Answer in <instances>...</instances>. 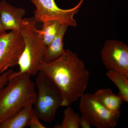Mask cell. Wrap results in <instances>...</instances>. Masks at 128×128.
Listing matches in <instances>:
<instances>
[{"label":"cell","instance_id":"e0dca14e","mask_svg":"<svg viewBox=\"0 0 128 128\" xmlns=\"http://www.w3.org/2000/svg\"><path fill=\"white\" fill-rule=\"evenodd\" d=\"M13 71L11 70H8L0 74V90L6 85L9 80V76Z\"/></svg>","mask_w":128,"mask_h":128},{"label":"cell","instance_id":"ba28073f","mask_svg":"<svg viewBox=\"0 0 128 128\" xmlns=\"http://www.w3.org/2000/svg\"><path fill=\"white\" fill-rule=\"evenodd\" d=\"M102 63L108 70L128 76V46L121 41L107 40L101 52Z\"/></svg>","mask_w":128,"mask_h":128},{"label":"cell","instance_id":"277c9868","mask_svg":"<svg viewBox=\"0 0 128 128\" xmlns=\"http://www.w3.org/2000/svg\"><path fill=\"white\" fill-rule=\"evenodd\" d=\"M36 75L35 84L38 92L34 104V113L40 120L51 122L61 106L62 95L56 85L44 73L39 72Z\"/></svg>","mask_w":128,"mask_h":128},{"label":"cell","instance_id":"5bb4252c","mask_svg":"<svg viewBox=\"0 0 128 128\" xmlns=\"http://www.w3.org/2000/svg\"><path fill=\"white\" fill-rule=\"evenodd\" d=\"M42 23L41 32L44 44L47 46L56 36L62 24L56 20L46 21Z\"/></svg>","mask_w":128,"mask_h":128},{"label":"cell","instance_id":"5b68a950","mask_svg":"<svg viewBox=\"0 0 128 128\" xmlns=\"http://www.w3.org/2000/svg\"><path fill=\"white\" fill-rule=\"evenodd\" d=\"M80 98V112L87 118L92 125L98 128L115 127L120 113L114 112L108 110L93 94L86 93Z\"/></svg>","mask_w":128,"mask_h":128},{"label":"cell","instance_id":"2e32d148","mask_svg":"<svg viewBox=\"0 0 128 128\" xmlns=\"http://www.w3.org/2000/svg\"><path fill=\"white\" fill-rule=\"evenodd\" d=\"M40 120L34 112L31 118L28 126L31 128H46V126L43 125Z\"/></svg>","mask_w":128,"mask_h":128},{"label":"cell","instance_id":"9c48e42d","mask_svg":"<svg viewBox=\"0 0 128 128\" xmlns=\"http://www.w3.org/2000/svg\"><path fill=\"white\" fill-rule=\"evenodd\" d=\"M25 10L10 4L5 0L0 2V18L6 31H19Z\"/></svg>","mask_w":128,"mask_h":128},{"label":"cell","instance_id":"6da1fadb","mask_svg":"<svg viewBox=\"0 0 128 128\" xmlns=\"http://www.w3.org/2000/svg\"><path fill=\"white\" fill-rule=\"evenodd\" d=\"M39 72L44 73L59 89L61 106L67 107L84 94L88 84L89 72L76 53L65 50L62 56L52 62H43Z\"/></svg>","mask_w":128,"mask_h":128},{"label":"cell","instance_id":"8fae6325","mask_svg":"<svg viewBox=\"0 0 128 128\" xmlns=\"http://www.w3.org/2000/svg\"><path fill=\"white\" fill-rule=\"evenodd\" d=\"M68 26L62 24L56 36L50 43L46 46L44 62H50L54 61L62 56L64 52V38Z\"/></svg>","mask_w":128,"mask_h":128},{"label":"cell","instance_id":"ac0fdd59","mask_svg":"<svg viewBox=\"0 0 128 128\" xmlns=\"http://www.w3.org/2000/svg\"><path fill=\"white\" fill-rule=\"evenodd\" d=\"M79 124L80 128H90L92 125L87 118L81 115L80 116Z\"/></svg>","mask_w":128,"mask_h":128},{"label":"cell","instance_id":"9a60e30c","mask_svg":"<svg viewBox=\"0 0 128 128\" xmlns=\"http://www.w3.org/2000/svg\"><path fill=\"white\" fill-rule=\"evenodd\" d=\"M64 118L60 124H56L55 128H80V116L70 106L66 107L64 112Z\"/></svg>","mask_w":128,"mask_h":128},{"label":"cell","instance_id":"d6986e66","mask_svg":"<svg viewBox=\"0 0 128 128\" xmlns=\"http://www.w3.org/2000/svg\"><path fill=\"white\" fill-rule=\"evenodd\" d=\"M5 32H6V31L2 25V22L0 18V36L2 35Z\"/></svg>","mask_w":128,"mask_h":128},{"label":"cell","instance_id":"7c38bea8","mask_svg":"<svg viewBox=\"0 0 128 128\" xmlns=\"http://www.w3.org/2000/svg\"><path fill=\"white\" fill-rule=\"evenodd\" d=\"M93 94L108 110L114 112L120 113V108L124 102L118 94H114L110 89H100Z\"/></svg>","mask_w":128,"mask_h":128},{"label":"cell","instance_id":"8992f818","mask_svg":"<svg viewBox=\"0 0 128 128\" xmlns=\"http://www.w3.org/2000/svg\"><path fill=\"white\" fill-rule=\"evenodd\" d=\"M36 7L34 12L35 21L40 22L56 20L62 24L76 27L77 22L74 16L78 12L84 0H80L76 6L68 9L60 8L55 0H30Z\"/></svg>","mask_w":128,"mask_h":128},{"label":"cell","instance_id":"3957f363","mask_svg":"<svg viewBox=\"0 0 128 128\" xmlns=\"http://www.w3.org/2000/svg\"><path fill=\"white\" fill-rule=\"evenodd\" d=\"M34 18H23L20 32L24 42V47L18 64L16 74L25 73L30 76L39 72L44 62L46 46L44 44L41 30H38Z\"/></svg>","mask_w":128,"mask_h":128},{"label":"cell","instance_id":"4fadbf2b","mask_svg":"<svg viewBox=\"0 0 128 128\" xmlns=\"http://www.w3.org/2000/svg\"><path fill=\"white\" fill-rule=\"evenodd\" d=\"M108 78L114 83L119 90L118 95L124 102H128V76L120 72L108 70L106 74Z\"/></svg>","mask_w":128,"mask_h":128},{"label":"cell","instance_id":"30bf717a","mask_svg":"<svg viewBox=\"0 0 128 128\" xmlns=\"http://www.w3.org/2000/svg\"><path fill=\"white\" fill-rule=\"evenodd\" d=\"M33 104H29L0 124V128H24L28 126L34 113Z\"/></svg>","mask_w":128,"mask_h":128},{"label":"cell","instance_id":"52a82bcc","mask_svg":"<svg viewBox=\"0 0 128 128\" xmlns=\"http://www.w3.org/2000/svg\"><path fill=\"white\" fill-rule=\"evenodd\" d=\"M24 47L19 31L6 32L0 36V74L18 64Z\"/></svg>","mask_w":128,"mask_h":128},{"label":"cell","instance_id":"7a4b0ae2","mask_svg":"<svg viewBox=\"0 0 128 128\" xmlns=\"http://www.w3.org/2000/svg\"><path fill=\"white\" fill-rule=\"evenodd\" d=\"M30 76L12 72L0 90V124L26 105H34L37 93Z\"/></svg>","mask_w":128,"mask_h":128}]
</instances>
